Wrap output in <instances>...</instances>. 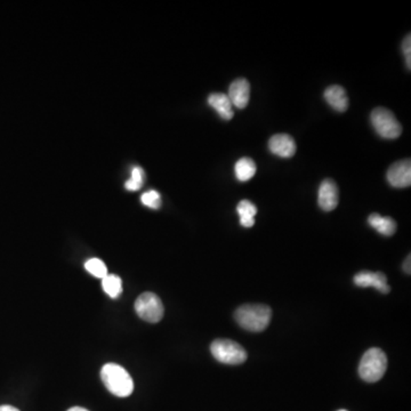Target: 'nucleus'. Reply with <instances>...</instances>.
<instances>
[{"mask_svg": "<svg viewBox=\"0 0 411 411\" xmlns=\"http://www.w3.org/2000/svg\"><path fill=\"white\" fill-rule=\"evenodd\" d=\"M234 318L243 329L252 333H261L271 322V308L263 304H247L238 308Z\"/></svg>", "mask_w": 411, "mask_h": 411, "instance_id": "f257e3e1", "label": "nucleus"}, {"mask_svg": "<svg viewBox=\"0 0 411 411\" xmlns=\"http://www.w3.org/2000/svg\"><path fill=\"white\" fill-rule=\"evenodd\" d=\"M101 378L108 391L118 398H127L134 391V382L122 366L106 363L101 370Z\"/></svg>", "mask_w": 411, "mask_h": 411, "instance_id": "f03ea898", "label": "nucleus"}, {"mask_svg": "<svg viewBox=\"0 0 411 411\" xmlns=\"http://www.w3.org/2000/svg\"><path fill=\"white\" fill-rule=\"evenodd\" d=\"M387 369V356L383 349L373 347L362 356L359 376L367 383H376L383 378Z\"/></svg>", "mask_w": 411, "mask_h": 411, "instance_id": "7ed1b4c3", "label": "nucleus"}, {"mask_svg": "<svg viewBox=\"0 0 411 411\" xmlns=\"http://www.w3.org/2000/svg\"><path fill=\"white\" fill-rule=\"evenodd\" d=\"M212 356L224 365H241L247 360L246 349L237 342L230 340H216L210 345Z\"/></svg>", "mask_w": 411, "mask_h": 411, "instance_id": "20e7f679", "label": "nucleus"}, {"mask_svg": "<svg viewBox=\"0 0 411 411\" xmlns=\"http://www.w3.org/2000/svg\"><path fill=\"white\" fill-rule=\"evenodd\" d=\"M371 124L377 134L387 140H396L402 133V127L392 111L377 108L371 113Z\"/></svg>", "mask_w": 411, "mask_h": 411, "instance_id": "39448f33", "label": "nucleus"}, {"mask_svg": "<svg viewBox=\"0 0 411 411\" xmlns=\"http://www.w3.org/2000/svg\"><path fill=\"white\" fill-rule=\"evenodd\" d=\"M135 311L142 320L150 324H157L165 313L161 299L156 294L144 293L135 302Z\"/></svg>", "mask_w": 411, "mask_h": 411, "instance_id": "423d86ee", "label": "nucleus"}, {"mask_svg": "<svg viewBox=\"0 0 411 411\" xmlns=\"http://www.w3.org/2000/svg\"><path fill=\"white\" fill-rule=\"evenodd\" d=\"M387 181L394 187H408L411 184L410 159L396 162L387 171Z\"/></svg>", "mask_w": 411, "mask_h": 411, "instance_id": "0eeeda50", "label": "nucleus"}, {"mask_svg": "<svg viewBox=\"0 0 411 411\" xmlns=\"http://www.w3.org/2000/svg\"><path fill=\"white\" fill-rule=\"evenodd\" d=\"M340 200L338 187L333 180H324L319 187L318 203L320 208L324 212H331L336 209Z\"/></svg>", "mask_w": 411, "mask_h": 411, "instance_id": "6e6552de", "label": "nucleus"}, {"mask_svg": "<svg viewBox=\"0 0 411 411\" xmlns=\"http://www.w3.org/2000/svg\"><path fill=\"white\" fill-rule=\"evenodd\" d=\"M354 284L361 288L374 287L378 291L383 294H389L391 291L387 284V277L382 272L361 271L354 277Z\"/></svg>", "mask_w": 411, "mask_h": 411, "instance_id": "1a4fd4ad", "label": "nucleus"}, {"mask_svg": "<svg viewBox=\"0 0 411 411\" xmlns=\"http://www.w3.org/2000/svg\"><path fill=\"white\" fill-rule=\"evenodd\" d=\"M268 147L275 156L281 158H291L296 152V143L288 134H277L268 140Z\"/></svg>", "mask_w": 411, "mask_h": 411, "instance_id": "9d476101", "label": "nucleus"}, {"mask_svg": "<svg viewBox=\"0 0 411 411\" xmlns=\"http://www.w3.org/2000/svg\"><path fill=\"white\" fill-rule=\"evenodd\" d=\"M228 96L232 106L238 109H245L250 103V85L248 80L245 78L234 80L229 88Z\"/></svg>", "mask_w": 411, "mask_h": 411, "instance_id": "9b49d317", "label": "nucleus"}, {"mask_svg": "<svg viewBox=\"0 0 411 411\" xmlns=\"http://www.w3.org/2000/svg\"><path fill=\"white\" fill-rule=\"evenodd\" d=\"M324 96L328 104L338 113H345L349 108V97L346 95L345 89L338 85L328 87L324 91Z\"/></svg>", "mask_w": 411, "mask_h": 411, "instance_id": "f8f14e48", "label": "nucleus"}, {"mask_svg": "<svg viewBox=\"0 0 411 411\" xmlns=\"http://www.w3.org/2000/svg\"><path fill=\"white\" fill-rule=\"evenodd\" d=\"M208 104L212 109L217 111L222 119L231 120L233 118V106L228 95L222 93L210 94L208 97Z\"/></svg>", "mask_w": 411, "mask_h": 411, "instance_id": "ddd939ff", "label": "nucleus"}, {"mask_svg": "<svg viewBox=\"0 0 411 411\" xmlns=\"http://www.w3.org/2000/svg\"><path fill=\"white\" fill-rule=\"evenodd\" d=\"M368 223L371 228H374L378 233L383 234L385 237H391L396 233V223L393 218L384 217L380 214H371L368 217Z\"/></svg>", "mask_w": 411, "mask_h": 411, "instance_id": "4468645a", "label": "nucleus"}, {"mask_svg": "<svg viewBox=\"0 0 411 411\" xmlns=\"http://www.w3.org/2000/svg\"><path fill=\"white\" fill-rule=\"evenodd\" d=\"M237 212L239 214L240 224L243 228H252L255 224V216L257 214V207H256L250 200H243L240 201L237 207Z\"/></svg>", "mask_w": 411, "mask_h": 411, "instance_id": "2eb2a0df", "label": "nucleus"}, {"mask_svg": "<svg viewBox=\"0 0 411 411\" xmlns=\"http://www.w3.org/2000/svg\"><path fill=\"white\" fill-rule=\"evenodd\" d=\"M234 173L240 182L250 181L256 174V165L250 158H241L234 166Z\"/></svg>", "mask_w": 411, "mask_h": 411, "instance_id": "dca6fc26", "label": "nucleus"}, {"mask_svg": "<svg viewBox=\"0 0 411 411\" xmlns=\"http://www.w3.org/2000/svg\"><path fill=\"white\" fill-rule=\"evenodd\" d=\"M102 288L111 298H117L122 293V281L115 274H108L102 279Z\"/></svg>", "mask_w": 411, "mask_h": 411, "instance_id": "f3484780", "label": "nucleus"}, {"mask_svg": "<svg viewBox=\"0 0 411 411\" xmlns=\"http://www.w3.org/2000/svg\"><path fill=\"white\" fill-rule=\"evenodd\" d=\"M85 268L87 270L88 273H91L92 275L99 277V279H103L109 274L106 265L99 259H88L87 262L85 263Z\"/></svg>", "mask_w": 411, "mask_h": 411, "instance_id": "a211bd4d", "label": "nucleus"}, {"mask_svg": "<svg viewBox=\"0 0 411 411\" xmlns=\"http://www.w3.org/2000/svg\"><path fill=\"white\" fill-rule=\"evenodd\" d=\"M144 178H145V175H144L143 169L140 167H134L131 171V178L125 183L126 189L128 191L140 190L143 185Z\"/></svg>", "mask_w": 411, "mask_h": 411, "instance_id": "6ab92c4d", "label": "nucleus"}, {"mask_svg": "<svg viewBox=\"0 0 411 411\" xmlns=\"http://www.w3.org/2000/svg\"><path fill=\"white\" fill-rule=\"evenodd\" d=\"M140 201L149 208L159 209L161 207V196H160L159 192H157L156 190L145 192L140 198Z\"/></svg>", "mask_w": 411, "mask_h": 411, "instance_id": "aec40b11", "label": "nucleus"}, {"mask_svg": "<svg viewBox=\"0 0 411 411\" xmlns=\"http://www.w3.org/2000/svg\"><path fill=\"white\" fill-rule=\"evenodd\" d=\"M402 50H403V54H405V64H407V68L408 70H410L411 68V36L408 34L407 37L405 38V41H403V44H402Z\"/></svg>", "mask_w": 411, "mask_h": 411, "instance_id": "412c9836", "label": "nucleus"}, {"mask_svg": "<svg viewBox=\"0 0 411 411\" xmlns=\"http://www.w3.org/2000/svg\"><path fill=\"white\" fill-rule=\"evenodd\" d=\"M403 270H405V273L410 274V255L407 257V259L405 261V264H403Z\"/></svg>", "mask_w": 411, "mask_h": 411, "instance_id": "4be33fe9", "label": "nucleus"}, {"mask_svg": "<svg viewBox=\"0 0 411 411\" xmlns=\"http://www.w3.org/2000/svg\"><path fill=\"white\" fill-rule=\"evenodd\" d=\"M0 411H20L19 409L13 405H0Z\"/></svg>", "mask_w": 411, "mask_h": 411, "instance_id": "5701e85b", "label": "nucleus"}, {"mask_svg": "<svg viewBox=\"0 0 411 411\" xmlns=\"http://www.w3.org/2000/svg\"><path fill=\"white\" fill-rule=\"evenodd\" d=\"M68 411H88L87 409L81 408V407H73V408L68 409Z\"/></svg>", "mask_w": 411, "mask_h": 411, "instance_id": "b1692460", "label": "nucleus"}, {"mask_svg": "<svg viewBox=\"0 0 411 411\" xmlns=\"http://www.w3.org/2000/svg\"><path fill=\"white\" fill-rule=\"evenodd\" d=\"M338 411H347V410H338Z\"/></svg>", "mask_w": 411, "mask_h": 411, "instance_id": "393cba45", "label": "nucleus"}]
</instances>
